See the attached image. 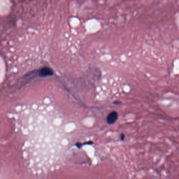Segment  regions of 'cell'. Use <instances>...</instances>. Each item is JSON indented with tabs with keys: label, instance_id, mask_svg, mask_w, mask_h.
Listing matches in <instances>:
<instances>
[{
	"label": "cell",
	"instance_id": "cell-2",
	"mask_svg": "<svg viewBox=\"0 0 179 179\" xmlns=\"http://www.w3.org/2000/svg\"><path fill=\"white\" fill-rule=\"evenodd\" d=\"M118 114L117 111H112L107 117V122L109 125L114 124L117 120Z\"/></svg>",
	"mask_w": 179,
	"mask_h": 179
},
{
	"label": "cell",
	"instance_id": "cell-1",
	"mask_svg": "<svg viewBox=\"0 0 179 179\" xmlns=\"http://www.w3.org/2000/svg\"><path fill=\"white\" fill-rule=\"evenodd\" d=\"M15 128L22 142V156L32 173L43 177L59 164L62 130L46 106L25 107L14 117Z\"/></svg>",
	"mask_w": 179,
	"mask_h": 179
},
{
	"label": "cell",
	"instance_id": "cell-3",
	"mask_svg": "<svg viewBox=\"0 0 179 179\" xmlns=\"http://www.w3.org/2000/svg\"><path fill=\"white\" fill-rule=\"evenodd\" d=\"M125 138V135L123 134V133H122V134H121V136H120V139H121V140H124Z\"/></svg>",
	"mask_w": 179,
	"mask_h": 179
},
{
	"label": "cell",
	"instance_id": "cell-4",
	"mask_svg": "<svg viewBox=\"0 0 179 179\" xmlns=\"http://www.w3.org/2000/svg\"><path fill=\"white\" fill-rule=\"evenodd\" d=\"M119 104H120V102H119ZM115 104H118V102H115Z\"/></svg>",
	"mask_w": 179,
	"mask_h": 179
}]
</instances>
